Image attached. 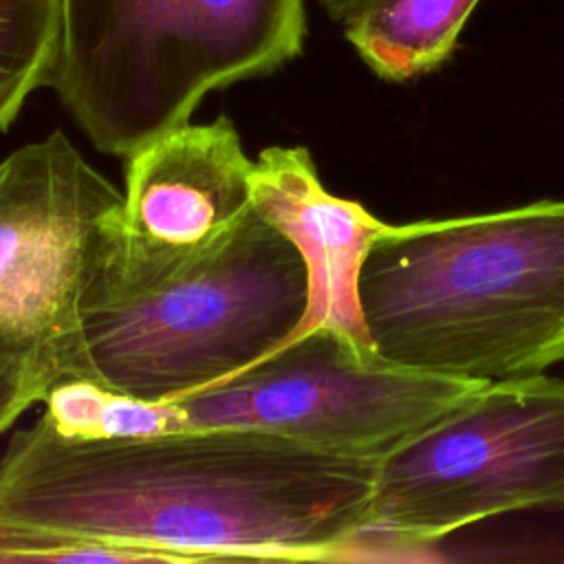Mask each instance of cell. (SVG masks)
<instances>
[{
    "label": "cell",
    "instance_id": "14",
    "mask_svg": "<svg viewBox=\"0 0 564 564\" xmlns=\"http://www.w3.org/2000/svg\"><path fill=\"white\" fill-rule=\"evenodd\" d=\"M319 7L337 22H341L359 0H317Z\"/></svg>",
    "mask_w": 564,
    "mask_h": 564
},
{
    "label": "cell",
    "instance_id": "5",
    "mask_svg": "<svg viewBox=\"0 0 564 564\" xmlns=\"http://www.w3.org/2000/svg\"><path fill=\"white\" fill-rule=\"evenodd\" d=\"M123 192L62 130L0 161V375L42 399L90 379L84 330L119 289Z\"/></svg>",
    "mask_w": 564,
    "mask_h": 564
},
{
    "label": "cell",
    "instance_id": "7",
    "mask_svg": "<svg viewBox=\"0 0 564 564\" xmlns=\"http://www.w3.org/2000/svg\"><path fill=\"white\" fill-rule=\"evenodd\" d=\"M482 383L397 364L337 328L315 326L172 403L185 427H258L322 452L383 460Z\"/></svg>",
    "mask_w": 564,
    "mask_h": 564
},
{
    "label": "cell",
    "instance_id": "6",
    "mask_svg": "<svg viewBox=\"0 0 564 564\" xmlns=\"http://www.w3.org/2000/svg\"><path fill=\"white\" fill-rule=\"evenodd\" d=\"M564 511V379L487 381L388 454L368 527L339 562L419 549L485 518Z\"/></svg>",
    "mask_w": 564,
    "mask_h": 564
},
{
    "label": "cell",
    "instance_id": "9",
    "mask_svg": "<svg viewBox=\"0 0 564 564\" xmlns=\"http://www.w3.org/2000/svg\"><path fill=\"white\" fill-rule=\"evenodd\" d=\"M253 205L297 245L306 260L311 293L300 333L330 326L375 348L364 326L357 282L368 249L388 225L364 205L330 194L302 145H273L260 152Z\"/></svg>",
    "mask_w": 564,
    "mask_h": 564
},
{
    "label": "cell",
    "instance_id": "2",
    "mask_svg": "<svg viewBox=\"0 0 564 564\" xmlns=\"http://www.w3.org/2000/svg\"><path fill=\"white\" fill-rule=\"evenodd\" d=\"M359 308L375 350L471 381L564 361V200L388 225L368 249Z\"/></svg>",
    "mask_w": 564,
    "mask_h": 564
},
{
    "label": "cell",
    "instance_id": "3",
    "mask_svg": "<svg viewBox=\"0 0 564 564\" xmlns=\"http://www.w3.org/2000/svg\"><path fill=\"white\" fill-rule=\"evenodd\" d=\"M304 0H59L48 86L119 159L189 121L200 99L302 53Z\"/></svg>",
    "mask_w": 564,
    "mask_h": 564
},
{
    "label": "cell",
    "instance_id": "13",
    "mask_svg": "<svg viewBox=\"0 0 564 564\" xmlns=\"http://www.w3.org/2000/svg\"><path fill=\"white\" fill-rule=\"evenodd\" d=\"M35 401H42V392L33 383L0 375V434Z\"/></svg>",
    "mask_w": 564,
    "mask_h": 564
},
{
    "label": "cell",
    "instance_id": "11",
    "mask_svg": "<svg viewBox=\"0 0 564 564\" xmlns=\"http://www.w3.org/2000/svg\"><path fill=\"white\" fill-rule=\"evenodd\" d=\"M44 414L68 436L119 438L185 430L178 408L115 392L90 379H62L44 394Z\"/></svg>",
    "mask_w": 564,
    "mask_h": 564
},
{
    "label": "cell",
    "instance_id": "10",
    "mask_svg": "<svg viewBox=\"0 0 564 564\" xmlns=\"http://www.w3.org/2000/svg\"><path fill=\"white\" fill-rule=\"evenodd\" d=\"M478 0H359L344 35L381 79L403 82L441 66Z\"/></svg>",
    "mask_w": 564,
    "mask_h": 564
},
{
    "label": "cell",
    "instance_id": "8",
    "mask_svg": "<svg viewBox=\"0 0 564 564\" xmlns=\"http://www.w3.org/2000/svg\"><path fill=\"white\" fill-rule=\"evenodd\" d=\"M123 163V258L110 304L214 249L253 207L256 161L229 117L187 121Z\"/></svg>",
    "mask_w": 564,
    "mask_h": 564
},
{
    "label": "cell",
    "instance_id": "1",
    "mask_svg": "<svg viewBox=\"0 0 564 564\" xmlns=\"http://www.w3.org/2000/svg\"><path fill=\"white\" fill-rule=\"evenodd\" d=\"M379 463L234 425L82 438L42 414L0 458V533L152 562H337L368 527Z\"/></svg>",
    "mask_w": 564,
    "mask_h": 564
},
{
    "label": "cell",
    "instance_id": "4",
    "mask_svg": "<svg viewBox=\"0 0 564 564\" xmlns=\"http://www.w3.org/2000/svg\"><path fill=\"white\" fill-rule=\"evenodd\" d=\"M308 293L302 251L253 205L214 249L90 315V381L152 403L227 381L300 333Z\"/></svg>",
    "mask_w": 564,
    "mask_h": 564
},
{
    "label": "cell",
    "instance_id": "12",
    "mask_svg": "<svg viewBox=\"0 0 564 564\" xmlns=\"http://www.w3.org/2000/svg\"><path fill=\"white\" fill-rule=\"evenodd\" d=\"M59 44V0H0V132L26 97L48 86Z\"/></svg>",
    "mask_w": 564,
    "mask_h": 564
}]
</instances>
